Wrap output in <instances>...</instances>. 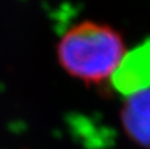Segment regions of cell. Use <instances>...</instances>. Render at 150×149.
Returning <instances> with one entry per match:
<instances>
[{
	"label": "cell",
	"mask_w": 150,
	"mask_h": 149,
	"mask_svg": "<svg viewBox=\"0 0 150 149\" xmlns=\"http://www.w3.org/2000/svg\"><path fill=\"white\" fill-rule=\"evenodd\" d=\"M120 121L134 144L150 149V89L127 96L120 111Z\"/></svg>",
	"instance_id": "obj_3"
},
{
	"label": "cell",
	"mask_w": 150,
	"mask_h": 149,
	"mask_svg": "<svg viewBox=\"0 0 150 149\" xmlns=\"http://www.w3.org/2000/svg\"><path fill=\"white\" fill-rule=\"evenodd\" d=\"M127 53L121 33L105 23L86 20L63 33L57 60L70 77L87 84L111 79Z\"/></svg>",
	"instance_id": "obj_1"
},
{
	"label": "cell",
	"mask_w": 150,
	"mask_h": 149,
	"mask_svg": "<svg viewBox=\"0 0 150 149\" xmlns=\"http://www.w3.org/2000/svg\"><path fill=\"white\" fill-rule=\"evenodd\" d=\"M111 82L124 96L150 89V38L125 53Z\"/></svg>",
	"instance_id": "obj_2"
}]
</instances>
